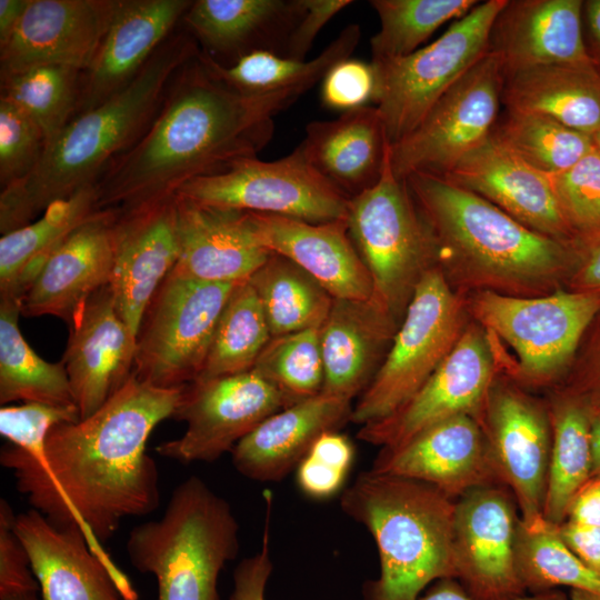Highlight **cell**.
I'll return each mask as SVG.
<instances>
[{
  "label": "cell",
  "mask_w": 600,
  "mask_h": 600,
  "mask_svg": "<svg viewBox=\"0 0 600 600\" xmlns=\"http://www.w3.org/2000/svg\"><path fill=\"white\" fill-rule=\"evenodd\" d=\"M183 388H159L132 373L91 416L56 424L41 456L12 444L0 453L32 509L56 526L82 530L124 600L139 596L101 543L123 519L159 507V472L147 442L161 421L173 417Z\"/></svg>",
  "instance_id": "6da1fadb"
},
{
  "label": "cell",
  "mask_w": 600,
  "mask_h": 600,
  "mask_svg": "<svg viewBox=\"0 0 600 600\" xmlns=\"http://www.w3.org/2000/svg\"><path fill=\"white\" fill-rule=\"evenodd\" d=\"M199 54L176 73L141 138L98 181L100 210L161 201L196 178L257 157L272 139L274 116L307 91L242 93L216 78Z\"/></svg>",
  "instance_id": "7a4b0ae2"
},
{
  "label": "cell",
  "mask_w": 600,
  "mask_h": 600,
  "mask_svg": "<svg viewBox=\"0 0 600 600\" xmlns=\"http://www.w3.org/2000/svg\"><path fill=\"white\" fill-rule=\"evenodd\" d=\"M404 180L431 231L437 268L456 292L532 298L566 287L572 241L538 233L442 177Z\"/></svg>",
  "instance_id": "3957f363"
},
{
  "label": "cell",
  "mask_w": 600,
  "mask_h": 600,
  "mask_svg": "<svg viewBox=\"0 0 600 600\" xmlns=\"http://www.w3.org/2000/svg\"><path fill=\"white\" fill-rule=\"evenodd\" d=\"M199 52L187 29L176 30L126 88L76 116L46 144L26 178L1 189V236L29 224L52 203L97 184L111 162L141 138L176 73Z\"/></svg>",
  "instance_id": "277c9868"
},
{
  "label": "cell",
  "mask_w": 600,
  "mask_h": 600,
  "mask_svg": "<svg viewBox=\"0 0 600 600\" xmlns=\"http://www.w3.org/2000/svg\"><path fill=\"white\" fill-rule=\"evenodd\" d=\"M454 503L428 483L371 469L343 490L342 511L378 549L380 574L367 600H417L432 582L456 579Z\"/></svg>",
  "instance_id": "5b68a950"
},
{
  "label": "cell",
  "mask_w": 600,
  "mask_h": 600,
  "mask_svg": "<svg viewBox=\"0 0 600 600\" xmlns=\"http://www.w3.org/2000/svg\"><path fill=\"white\" fill-rule=\"evenodd\" d=\"M126 550L136 570L157 579V600H219L220 572L239 552V523L229 502L191 476L161 518L130 531Z\"/></svg>",
  "instance_id": "8992f818"
},
{
  "label": "cell",
  "mask_w": 600,
  "mask_h": 600,
  "mask_svg": "<svg viewBox=\"0 0 600 600\" xmlns=\"http://www.w3.org/2000/svg\"><path fill=\"white\" fill-rule=\"evenodd\" d=\"M470 319L514 352L503 372L523 388H554L567 377L600 298L566 288L521 298L492 291L467 294Z\"/></svg>",
  "instance_id": "52a82bcc"
},
{
  "label": "cell",
  "mask_w": 600,
  "mask_h": 600,
  "mask_svg": "<svg viewBox=\"0 0 600 600\" xmlns=\"http://www.w3.org/2000/svg\"><path fill=\"white\" fill-rule=\"evenodd\" d=\"M346 221L370 274L372 300L400 323L419 281L437 261L431 231L389 157L378 183L350 199Z\"/></svg>",
  "instance_id": "ba28073f"
},
{
  "label": "cell",
  "mask_w": 600,
  "mask_h": 600,
  "mask_svg": "<svg viewBox=\"0 0 600 600\" xmlns=\"http://www.w3.org/2000/svg\"><path fill=\"white\" fill-rule=\"evenodd\" d=\"M470 321L467 296L434 267L419 281L390 349L352 408L351 421H379L404 404L453 349Z\"/></svg>",
  "instance_id": "9c48e42d"
},
{
  "label": "cell",
  "mask_w": 600,
  "mask_h": 600,
  "mask_svg": "<svg viewBox=\"0 0 600 600\" xmlns=\"http://www.w3.org/2000/svg\"><path fill=\"white\" fill-rule=\"evenodd\" d=\"M506 2H480L437 40L408 56L371 60L372 101L390 146L410 134L443 93L489 51L493 21Z\"/></svg>",
  "instance_id": "30bf717a"
},
{
  "label": "cell",
  "mask_w": 600,
  "mask_h": 600,
  "mask_svg": "<svg viewBox=\"0 0 600 600\" xmlns=\"http://www.w3.org/2000/svg\"><path fill=\"white\" fill-rule=\"evenodd\" d=\"M236 284L199 281L170 271L142 316L137 333L136 377L166 389L194 382Z\"/></svg>",
  "instance_id": "8fae6325"
},
{
  "label": "cell",
  "mask_w": 600,
  "mask_h": 600,
  "mask_svg": "<svg viewBox=\"0 0 600 600\" xmlns=\"http://www.w3.org/2000/svg\"><path fill=\"white\" fill-rule=\"evenodd\" d=\"M177 196L207 207L311 223L346 220L350 201L314 170L299 146L274 161L237 160L223 172L187 182Z\"/></svg>",
  "instance_id": "7c38bea8"
},
{
  "label": "cell",
  "mask_w": 600,
  "mask_h": 600,
  "mask_svg": "<svg viewBox=\"0 0 600 600\" xmlns=\"http://www.w3.org/2000/svg\"><path fill=\"white\" fill-rule=\"evenodd\" d=\"M504 69L488 51L429 110L417 128L390 146L393 173L446 176L467 153L486 141L502 104Z\"/></svg>",
  "instance_id": "4fadbf2b"
},
{
  "label": "cell",
  "mask_w": 600,
  "mask_h": 600,
  "mask_svg": "<svg viewBox=\"0 0 600 600\" xmlns=\"http://www.w3.org/2000/svg\"><path fill=\"white\" fill-rule=\"evenodd\" d=\"M500 372L501 346L470 319L453 349L424 384L390 416L361 426L357 437L373 446L394 448L444 420L462 414L478 419Z\"/></svg>",
  "instance_id": "5bb4252c"
},
{
  "label": "cell",
  "mask_w": 600,
  "mask_h": 600,
  "mask_svg": "<svg viewBox=\"0 0 600 600\" xmlns=\"http://www.w3.org/2000/svg\"><path fill=\"white\" fill-rule=\"evenodd\" d=\"M284 408L281 393L254 370L196 380L183 388L172 417L187 422L184 433L156 450L183 464L213 462Z\"/></svg>",
  "instance_id": "9a60e30c"
},
{
  "label": "cell",
  "mask_w": 600,
  "mask_h": 600,
  "mask_svg": "<svg viewBox=\"0 0 600 600\" xmlns=\"http://www.w3.org/2000/svg\"><path fill=\"white\" fill-rule=\"evenodd\" d=\"M478 420L486 432L500 483L512 493L520 519L530 522L542 517L551 447L547 402L500 372Z\"/></svg>",
  "instance_id": "2e32d148"
},
{
  "label": "cell",
  "mask_w": 600,
  "mask_h": 600,
  "mask_svg": "<svg viewBox=\"0 0 600 600\" xmlns=\"http://www.w3.org/2000/svg\"><path fill=\"white\" fill-rule=\"evenodd\" d=\"M517 508L502 484L481 486L456 500V580L473 600H517L527 593L516 567Z\"/></svg>",
  "instance_id": "e0dca14e"
},
{
  "label": "cell",
  "mask_w": 600,
  "mask_h": 600,
  "mask_svg": "<svg viewBox=\"0 0 600 600\" xmlns=\"http://www.w3.org/2000/svg\"><path fill=\"white\" fill-rule=\"evenodd\" d=\"M111 244L109 287L119 314L137 337L149 302L179 257L177 194L133 210H114Z\"/></svg>",
  "instance_id": "ac0fdd59"
},
{
  "label": "cell",
  "mask_w": 600,
  "mask_h": 600,
  "mask_svg": "<svg viewBox=\"0 0 600 600\" xmlns=\"http://www.w3.org/2000/svg\"><path fill=\"white\" fill-rule=\"evenodd\" d=\"M116 0H30L6 43L0 78L41 66L84 71L109 28Z\"/></svg>",
  "instance_id": "d6986e66"
},
{
  "label": "cell",
  "mask_w": 600,
  "mask_h": 600,
  "mask_svg": "<svg viewBox=\"0 0 600 600\" xmlns=\"http://www.w3.org/2000/svg\"><path fill=\"white\" fill-rule=\"evenodd\" d=\"M371 470L428 483L457 500L501 484L486 432L470 414L439 422L394 448H381Z\"/></svg>",
  "instance_id": "ffe728a7"
},
{
  "label": "cell",
  "mask_w": 600,
  "mask_h": 600,
  "mask_svg": "<svg viewBox=\"0 0 600 600\" xmlns=\"http://www.w3.org/2000/svg\"><path fill=\"white\" fill-rule=\"evenodd\" d=\"M137 337L119 314L109 284L92 293L69 324L62 358L81 419L96 412L133 373Z\"/></svg>",
  "instance_id": "44dd1931"
},
{
  "label": "cell",
  "mask_w": 600,
  "mask_h": 600,
  "mask_svg": "<svg viewBox=\"0 0 600 600\" xmlns=\"http://www.w3.org/2000/svg\"><path fill=\"white\" fill-rule=\"evenodd\" d=\"M191 4L190 0H116L106 36L81 73L74 117L126 88L176 31Z\"/></svg>",
  "instance_id": "7402d4cb"
},
{
  "label": "cell",
  "mask_w": 600,
  "mask_h": 600,
  "mask_svg": "<svg viewBox=\"0 0 600 600\" xmlns=\"http://www.w3.org/2000/svg\"><path fill=\"white\" fill-rule=\"evenodd\" d=\"M442 178L482 197L538 233L566 242L576 237L550 177L503 148L491 134Z\"/></svg>",
  "instance_id": "603a6c76"
},
{
  "label": "cell",
  "mask_w": 600,
  "mask_h": 600,
  "mask_svg": "<svg viewBox=\"0 0 600 600\" xmlns=\"http://www.w3.org/2000/svg\"><path fill=\"white\" fill-rule=\"evenodd\" d=\"M244 212L253 236L263 248L294 262L333 298L372 299L370 274L349 236L346 220L311 223Z\"/></svg>",
  "instance_id": "cb8c5ba5"
},
{
  "label": "cell",
  "mask_w": 600,
  "mask_h": 600,
  "mask_svg": "<svg viewBox=\"0 0 600 600\" xmlns=\"http://www.w3.org/2000/svg\"><path fill=\"white\" fill-rule=\"evenodd\" d=\"M179 257L173 273L204 282L239 283L268 260L246 212L196 203L177 196Z\"/></svg>",
  "instance_id": "d4e9b609"
},
{
  "label": "cell",
  "mask_w": 600,
  "mask_h": 600,
  "mask_svg": "<svg viewBox=\"0 0 600 600\" xmlns=\"http://www.w3.org/2000/svg\"><path fill=\"white\" fill-rule=\"evenodd\" d=\"M114 210H99L51 254L20 301L24 317H57L68 326L89 297L109 284Z\"/></svg>",
  "instance_id": "484cf974"
},
{
  "label": "cell",
  "mask_w": 600,
  "mask_h": 600,
  "mask_svg": "<svg viewBox=\"0 0 600 600\" xmlns=\"http://www.w3.org/2000/svg\"><path fill=\"white\" fill-rule=\"evenodd\" d=\"M582 8L581 0H507L493 21L489 50L501 59L504 72L542 64L592 66Z\"/></svg>",
  "instance_id": "4316f807"
},
{
  "label": "cell",
  "mask_w": 600,
  "mask_h": 600,
  "mask_svg": "<svg viewBox=\"0 0 600 600\" xmlns=\"http://www.w3.org/2000/svg\"><path fill=\"white\" fill-rule=\"evenodd\" d=\"M304 0H196L182 23L204 54L230 66L253 51L287 53Z\"/></svg>",
  "instance_id": "83f0119b"
},
{
  "label": "cell",
  "mask_w": 600,
  "mask_h": 600,
  "mask_svg": "<svg viewBox=\"0 0 600 600\" xmlns=\"http://www.w3.org/2000/svg\"><path fill=\"white\" fill-rule=\"evenodd\" d=\"M42 600H124L77 526L59 527L34 509L16 516Z\"/></svg>",
  "instance_id": "f1b7e54d"
},
{
  "label": "cell",
  "mask_w": 600,
  "mask_h": 600,
  "mask_svg": "<svg viewBox=\"0 0 600 600\" xmlns=\"http://www.w3.org/2000/svg\"><path fill=\"white\" fill-rule=\"evenodd\" d=\"M352 401L320 392L263 420L231 451L242 476L260 482L280 481L297 469L324 432L351 421Z\"/></svg>",
  "instance_id": "f546056e"
},
{
  "label": "cell",
  "mask_w": 600,
  "mask_h": 600,
  "mask_svg": "<svg viewBox=\"0 0 600 600\" xmlns=\"http://www.w3.org/2000/svg\"><path fill=\"white\" fill-rule=\"evenodd\" d=\"M399 322L372 299H333L320 328L324 369L322 391L352 401L382 364Z\"/></svg>",
  "instance_id": "4dcf8cb0"
},
{
  "label": "cell",
  "mask_w": 600,
  "mask_h": 600,
  "mask_svg": "<svg viewBox=\"0 0 600 600\" xmlns=\"http://www.w3.org/2000/svg\"><path fill=\"white\" fill-rule=\"evenodd\" d=\"M299 147L314 170L350 199L378 183L390 151L376 106L310 122Z\"/></svg>",
  "instance_id": "1f68e13d"
},
{
  "label": "cell",
  "mask_w": 600,
  "mask_h": 600,
  "mask_svg": "<svg viewBox=\"0 0 600 600\" xmlns=\"http://www.w3.org/2000/svg\"><path fill=\"white\" fill-rule=\"evenodd\" d=\"M508 112L536 113L592 136L600 130V76L592 66L542 64L504 72Z\"/></svg>",
  "instance_id": "d6a6232c"
},
{
  "label": "cell",
  "mask_w": 600,
  "mask_h": 600,
  "mask_svg": "<svg viewBox=\"0 0 600 600\" xmlns=\"http://www.w3.org/2000/svg\"><path fill=\"white\" fill-rule=\"evenodd\" d=\"M97 184L49 206L39 219L1 236L0 299L21 301L51 254L98 207Z\"/></svg>",
  "instance_id": "836d02e7"
},
{
  "label": "cell",
  "mask_w": 600,
  "mask_h": 600,
  "mask_svg": "<svg viewBox=\"0 0 600 600\" xmlns=\"http://www.w3.org/2000/svg\"><path fill=\"white\" fill-rule=\"evenodd\" d=\"M551 447L543 516L561 524L578 489L591 476L590 422L592 409L578 394L554 387L546 401Z\"/></svg>",
  "instance_id": "e575fe53"
},
{
  "label": "cell",
  "mask_w": 600,
  "mask_h": 600,
  "mask_svg": "<svg viewBox=\"0 0 600 600\" xmlns=\"http://www.w3.org/2000/svg\"><path fill=\"white\" fill-rule=\"evenodd\" d=\"M361 38L357 23L343 28L314 59L297 60L271 51H253L230 66H221L200 50V60L227 86L247 94L288 89H311L337 62L351 57Z\"/></svg>",
  "instance_id": "d590c367"
},
{
  "label": "cell",
  "mask_w": 600,
  "mask_h": 600,
  "mask_svg": "<svg viewBox=\"0 0 600 600\" xmlns=\"http://www.w3.org/2000/svg\"><path fill=\"white\" fill-rule=\"evenodd\" d=\"M20 302L0 299V403L76 406L62 361L39 357L18 327Z\"/></svg>",
  "instance_id": "8d00e7d4"
},
{
  "label": "cell",
  "mask_w": 600,
  "mask_h": 600,
  "mask_svg": "<svg viewBox=\"0 0 600 600\" xmlns=\"http://www.w3.org/2000/svg\"><path fill=\"white\" fill-rule=\"evenodd\" d=\"M248 281L261 302L272 337L321 328L334 299L303 269L273 252Z\"/></svg>",
  "instance_id": "74e56055"
},
{
  "label": "cell",
  "mask_w": 600,
  "mask_h": 600,
  "mask_svg": "<svg viewBox=\"0 0 600 600\" xmlns=\"http://www.w3.org/2000/svg\"><path fill=\"white\" fill-rule=\"evenodd\" d=\"M516 567L526 592L541 593L568 587L600 596V576L567 546L559 524L544 516L517 526Z\"/></svg>",
  "instance_id": "f35d334b"
},
{
  "label": "cell",
  "mask_w": 600,
  "mask_h": 600,
  "mask_svg": "<svg viewBox=\"0 0 600 600\" xmlns=\"http://www.w3.org/2000/svg\"><path fill=\"white\" fill-rule=\"evenodd\" d=\"M272 338L261 302L249 281L232 289L216 324L197 380L243 373L253 369Z\"/></svg>",
  "instance_id": "ab89813d"
},
{
  "label": "cell",
  "mask_w": 600,
  "mask_h": 600,
  "mask_svg": "<svg viewBox=\"0 0 600 600\" xmlns=\"http://www.w3.org/2000/svg\"><path fill=\"white\" fill-rule=\"evenodd\" d=\"M491 137L548 176L569 169L594 147L592 136L536 113L507 111L501 120L498 119Z\"/></svg>",
  "instance_id": "60d3db41"
},
{
  "label": "cell",
  "mask_w": 600,
  "mask_h": 600,
  "mask_svg": "<svg viewBox=\"0 0 600 600\" xmlns=\"http://www.w3.org/2000/svg\"><path fill=\"white\" fill-rule=\"evenodd\" d=\"M82 71L41 66L0 78V98L14 104L41 130L46 144L73 119Z\"/></svg>",
  "instance_id": "b9f144b4"
},
{
  "label": "cell",
  "mask_w": 600,
  "mask_h": 600,
  "mask_svg": "<svg viewBox=\"0 0 600 600\" xmlns=\"http://www.w3.org/2000/svg\"><path fill=\"white\" fill-rule=\"evenodd\" d=\"M477 0H372L380 29L370 40L372 60L408 56L450 20L468 14Z\"/></svg>",
  "instance_id": "7bdbcfd3"
},
{
  "label": "cell",
  "mask_w": 600,
  "mask_h": 600,
  "mask_svg": "<svg viewBox=\"0 0 600 600\" xmlns=\"http://www.w3.org/2000/svg\"><path fill=\"white\" fill-rule=\"evenodd\" d=\"M252 370L277 388L287 407L319 394L324 380L320 328L272 337Z\"/></svg>",
  "instance_id": "ee69618b"
},
{
  "label": "cell",
  "mask_w": 600,
  "mask_h": 600,
  "mask_svg": "<svg viewBox=\"0 0 600 600\" xmlns=\"http://www.w3.org/2000/svg\"><path fill=\"white\" fill-rule=\"evenodd\" d=\"M549 177L573 233L600 229V153L596 147L569 169Z\"/></svg>",
  "instance_id": "f6af8a7d"
},
{
  "label": "cell",
  "mask_w": 600,
  "mask_h": 600,
  "mask_svg": "<svg viewBox=\"0 0 600 600\" xmlns=\"http://www.w3.org/2000/svg\"><path fill=\"white\" fill-rule=\"evenodd\" d=\"M44 148L46 139L37 124L14 104L0 98L1 189L26 178Z\"/></svg>",
  "instance_id": "bcb514c9"
},
{
  "label": "cell",
  "mask_w": 600,
  "mask_h": 600,
  "mask_svg": "<svg viewBox=\"0 0 600 600\" xmlns=\"http://www.w3.org/2000/svg\"><path fill=\"white\" fill-rule=\"evenodd\" d=\"M81 419L77 406L26 402L0 409V434L30 457L43 453L50 430L59 423Z\"/></svg>",
  "instance_id": "7dc6e473"
},
{
  "label": "cell",
  "mask_w": 600,
  "mask_h": 600,
  "mask_svg": "<svg viewBox=\"0 0 600 600\" xmlns=\"http://www.w3.org/2000/svg\"><path fill=\"white\" fill-rule=\"evenodd\" d=\"M373 93L372 64L351 57L337 62L321 80L322 104L342 113L366 107Z\"/></svg>",
  "instance_id": "c3c4849f"
},
{
  "label": "cell",
  "mask_w": 600,
  "mask_h": 600,
  "mask_svg": "<svg viewBox=\"0 0 600 600\" xmlns=\"http://www.w3.org/2000/svg\"><path fill=\"white\" fill-rule=\"evenodd\" d=\"M16 516L6 499L0 500V597L39 591L28 552L14 530Z\"/></svg>",
  "instance_id": "681fc988"
},
{
  "label": "cell",
  "mask_w": 600,
  "mask_h": 600,
  "mask_svg": "<svg viewBox=\"0 0 600 600\" xmlns=\"http://www.w3.org/2000/svg\"><path fill=\"white\" fill-rule=\"evenodd\" d=\"M562 387L600 410V310L588 327Z\"/></svg>",
  "instance_id": "f907efd6"
},
{
  "label": "cell",
  "mask_w": 600,
  "mask_h": 600,
  "mask_svg": "<svg viewBox=\"0 0 600 600\" xmlns=\"http://www.w3.org/2000/svg\"><path fill=\"white\" fill-rule=\"evenodd\" d=\"M266 521L261 547L254 554L241 560L233 571V589L229 600H266V589L273 570L270 554V518L272 493H266Z\"/></svg>",
  "instance_id": "816d5d0a"
},
{
  "label": "cell",
  "mask_w": 600,
  "mask_h": 600,
  "mask_svg": "<svg viewBox=\"0 0 600 600\" xmlns=\"http://www.w3.org/2000/svg\"><path fill=\"white\" fill-rule=\"evenodd\" d=\"M306 7L288 43L286 57L306 60L320 30L341 10L352 4L350 0H304Z\"/></svg>",
  "instance_id": "f5cc1de1"
},
{
  "label": "cell",
  "mask_w": 600,
  "mask_h": 600,
  "mask_svg": "<svg viewBox=\"0 0 600 600\" xmlns=\"http://www.w3.org/2000/svg\"><path fill=\"white\" fill-rule=\"evenodd\" d=\"M573 262L566 289L600 298V229L572 240Z\"/></svg>",
  "instance_id": "db71d44e"
},
{
  "label": "cell",
  "mask_w": 600,
  "mask_h": 600,
  "mask_svg": "<svg viewBox=\"0 0 600 600\" xmlns=\"http://www.w3.org/2000/svg\"><path fill=\"white\" fill-rule=\"evenodd\" d=\"M348 472L307 454L297 467V483L310 498L327 499L343 486Z\"/></svg>",
  "instance_id": "11a10c76"
},
{
  "label": "cell",
  "mask_w": 600,
  "mask_h": 600,
  "mask_svg": "<svg viewBox=\"0 0 600 600\" xmlns=\"http://www.w3.org/2000/svg\"><path fill=\"white\" fill-rule=\"evenodd\" d=\"M560 533L573 553L593 572L600 576V527L563 521Z\"/></svg>",
  "instance_id": "9f6ffc18"
},
{
  "label": "cell",
  "mask_w": 600,
  "mask_h": 600,
  "mask_svg": "<svg viewBox=\"0 0 600 600\" xmlns=\"http://www.w3.org/2000/svg\"><path fill=\"white\" fill-rule=\"evenodd\" d=\"M564 521L600 527V473L590 476L574 493Z\"/></svg>",
  "instance_id": "6f0895ef"
},
{
  "label": "cell",
  "mask_w": 600,
  "mask_h": 600,
  "mask_svg": "<svg viewBox=\"0 0 600 600\" xmlns=\"http://www.w3.org/2000/svg\"><path fill=\"white\" fill-rule=\"evenodd\" d=\"M308 454L349 472L354 458V447L347 436L339 431H328L313 442Z\"/></svg>",
  "instance_id": "680465c9"
},
{
  "label": "cell",
  "mask_w": 600,
  "mask_h": 600,
  "mask_svg": "<svg viewBox=\"0 0 600 600\" xmlns=\"http://www.w3.org/2000/svg\"><path fill=\"white\" fill-rule=\"evenodd\" d=\"M417 600H473L456 579H441L421 594ZM517 600H569L558 590L523 596Z\"/></svg>",
  "instance_id": "91938a15"
},
{
  "label": "cell",
  "mask_w": 600,
  "mask_h": 600,
  "mask_svg": "<svg viewBox=\"0 0 600 600\" xmlns=\"http://www.w3.org/2000/svg\"><path fill=\"white\" fill-rule=\"evenodd\" d=\"M582 34L590 61L600 76V0L583 1Z\"/></svg>",
  "instance_id": "94428289"
},
{
  "label": "cell",
  "mask_w": 600,
  "mask_h": 600,
  "mask_svg": "<svg viewBox=\"0 0 600 600\" xmlns=\"http://www.w3.org/2000/svg\"><path fill=\"white\" fill-rule=\"evenodd\" d=\"M30 0H0V46L12 36Z\"/></svg>",
  "instance_id": "6125c7cd"
},
{
  "label": "cell",
  "mask_w": 600,
  "mask_h": 600,
  "mask_svg": "<svg viewBox=\"0 0 600 600\" xmlns=\"http://www.w3.org/2000/svg\"><path fill=\"white\" fill-rule=\"evenodd\" d=\"M591 476L600 473V410L593 411L590 422Z\"/></svg>",
  "instance_id": "be15d7a7"
},
{
  "label": "cell",
  "mask_w": 600,
  "mask_h": 600,
  "mask_svg": "<svg viewBox=\"0 0 600 600\" xmlns=\"http://www.w3.org/2000/svg\"><path fill=\"white\" fill-rule=\"evenodd\" d=\"M0 600H42L39 591H23L0 597Z\"/></svg>",
  "instance_id": "e7e4bbea"
},
{
  "label": "cell",
  "mask_w": 600,
  "mask_h": 600,
  "mask_svg": "<svg viewBox=\"0 0 600 600\" xmlns=\"http://www.w3.org/2000/svg\"><path fill=\"white\" fill-rule=\"evenodd\" d=\"M569 600H600V596L582 590H570Z\"/></svg>",
  "instance_id": "03108f58"
},
{
  "label": "cell",
  "mask_w": 600,
  "mask_h": 600,
  "mask_svg": "<svg viewBox=\"0 0 600 600\" xmlns=\"http://www.w3.org/2000/svg\"><path fill=\"white\" fill-rule=\"evenodd\" d=\"M592 140H593V144H594L596 149L600 153V130L592 134Z\"/></svg>",
  "instance_id": "003e7915"
}]
</instances>
